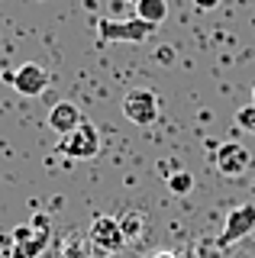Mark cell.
<instances>
[{
    "label": "cell",
    "mask_w": 255,
    "mask_h": 258,
    "mask_svg": "<svg viewBox=\"0 0 255 258\" xmlns=\"http://www.w3.org/2000/svg\"><path fill=\"white\" fill-rule=\"evenodd\" d=\"M252 165V152L239 142H223L213 149V168L223 177H242Z\"/></svg>",
    "instance_id": "5b68a950"
},
{
    "label": "cell",
    "mask_w": 255,
    "mask_h": 258,
    "mask_svg": "<svg viewBox=\"0 0 255 258\" xmlns=\"http://www.w3.org/2000/svg\"><path fill=\"white\" fill-rule=\"evenodd\" d=\"M81 123H84V113L78 110L75 100H58V103H52V110H49V129H55L58 136L75 133Z\"/></svg>",
    "instance_id": "9c48e42d"
},
{
    "label": "cell",
    "mask_w": 255,
    "mask_h": 258,
    "mask_svg": "<svg viewBox=\"0 0 255 258\" xmlns=\"http://www.w3.org/2000/svg\"><path fill=\"white\" fill-rule=\"evenodd\" d=\"M158 26L146 20H100L97 23V36L100 42H146Z\"/></svg>",
    "instance_id": "3957f363"
},
{
    "label": "cell",
    "mask_w": 255,
    "mask_h": 258,
    "mask_svg": "<svg viewBox=\"0 0 255 258\" xmlns=\"http://www.w3.org/2000/svg\"><path fill=\"white\" fill-rule=\"evenodd\" d=\"M119 229H123V236L126 239H139L142 236V213H126V216H119Z\"/></svg>",
    "instance_id": "7c38bea8"
},
{
    "label": "cell",
    "mask_w": 255,
    "mask_h": 258,
    "mask_svg": "<svg viewBox=\"0 0 255 258\" xmlns=\"http://www.w3.org/2000/svg\"><path fill=\"white\" fill-rule=\"evenodd\" d=\"M252 103H255V87H252Z\"/></svg>",
    "instance_id": "9a60e30c"
},
{
    "label": "cell",
    "mask_w": 255,
    "mask_h": 258,
    "mask_svg": "<svg viewBox=\"0 0 255 258\" xmlns=\"http://www.w3.org/2000/svg\"><path fill=\"white\" fill-rule=\"evenodd\" d=\"M136 16L152 26H162L168 16V0H136Z\"/></svg>",
    "instance_id": "30bf717a"
},
{
    "label": "cell",
    "mask_w": 255,
    "mask_h": 258,
    "mask_svg": "<svg viewBox=\"0 0 255 258\" xmlns=\"http://www.w3.org/2000/svg\"><path fill=\"white\" fill-rule=\"evenodd\" d=\"M217 4H220V0H194V7H197V10H213Z\"/></svg>",
    "instance_id": "5bb4252c"
},
{
    "label": "cell",
    "mask_w": 255,
    "mask_h": 258,
    "mask_svg": "<svg viewBox=\"0 0 255 258\" xmlns=\"http://www.w3.org/2000/svg\"><path fill=\"white\" fill-rule=\"evenodd\" d=\"M91 242L97 248H103V252H116V248L126 242L116 216H97V220L91 223Z\"/></svg>",
    "instance_id": "ba28073f"
},
{
    "label": "cell",
    "mask_w": 255,
    "mask_h": 258,
    "mask_svg": "<svg viewBox=\"0 0 255 258\" xmlns=\"http://www.w3.org/2000/svg\"><path fill=\"white\" fill-rule=\"evenodd\" d=\"M7 81H10L23 97H39L45 87H49V71H45L42 64H36V61H26V64H20L17 71H10Z\"/></svg>",
    "instance_id": "52a82bcc"
},
{
    "label": "cell",
    "mask_w": 255,
    "mask_h": 258,
    "mask_svg": "<svg viewBox=\"0 0 255 258\" xmlns=\"http://www.w3.org/2000/svg\"><path fill=\"white\" fill-rule=\"evenodd\" d=\"M165 184H168V190L174 194V197H184V194L194 190V174L190 171H171L168 177H165Z\"/></svg>",
    "instance_id": "8fae6325"
},
{
    "label": "cell",
    "mask_w": 255,
    "mask_h": 258,
    "mask_svg": "<svg viewBox=\"0 0 255 258\" xmlns=\"http://www.w3.org/2000/svg\"><path fill=\"white\" fill-rule=\"evenodd\" d=\"M158 94L149 91V87H136L123 97V116L136 126H152L158 119Z\"/></svg>",
    "instance_id": "277c9868"
},
{
    "label": "cell",
    "mask_w": 255,
    "mask_h": 258,
    "mask_svg": "<svg viewBox=\"0 0 255 258\" xmlns=\"http://www.w3.org/2000/svg\"><path fill=\"white\" fill-rule=\"evenodd\" d=\"M236 126L242 129V133L255 136V103H245V107L236 110Z\"/></svg>",
    "instance_id": "4fadbf2b"
},
{
    "label": "cell",
    "mask_w": 255,
    "mask_h": 258,
    "mask_svg": "<svg viewBox=\"0 0 255 258\" xmlns=\"http://www.w3.org/2000/svg\"><path fill=\"white\" fill-rule=\"evenodd\" d=\"M255 229V204H236L223 220V232H220V245H233V242L245 239Z\"/></svg>",
    "instance_id": "8992f818"
},
{
    "label": "cell",
    "mask_w": 255,
    "mask_h": 258,
    "mask_svg": "<svg viewBox=\"0 0 255 258\" xmlns=\"http://www.w3.org/2000/svg\"><path fill=\"white\" fill-rule=\"evenodd\" d=\"M58 152H61V155H68V158H78V161L97 158V155H100V133H97V126L84 119V123L78 126L75 133L61 136Z\"/></svg>",
    "instance_id": "7a4b0ae2"
},
{
    "label": "cell",
    "mask_w": 255,
    "mask_h": 258,
    "mask_svg": "<svg viewBox=\"0 0 255 258\" xmlns=\"http://www.w3.org/2000/svg\"><path fill=\"white\" fill-rule=\"evenodd\" d=\"M133 4H136V0H133Z\"/></svg>",
    "instance_id": "2e32d148"
},
{
    "label": "cell",
    "mask_w": 255,
    "mask_h": 258,
    "mask_svg": "<svg viewBox=\"0 0 255 258\" xmlns=\"http://www.w3.org/2000/svg\"><path fill=\"white\" fill-rule=\"evenodd\" d=\"M49 216L36 213L29 223H23L13 229V245H10V258H39L42 248L49 245Z\"/></svg>",
    "instance_id": "6da1fadb"
}]
</instances>
